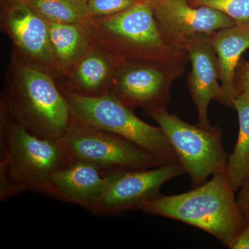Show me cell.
I'll return each mask as SVG.
<instances>
[{
    "instance_id": "9a60e30c",
    "label": "cell",
    "mask_w": 249,
    "mask_h": 249,
    "mask_svg": "<svg viewBox=\"0 0 249 249\" xmlns=\"http://www.w3.org/2000/svg\"><path fill=\"white\" fill-rule=\"evenodd\" d=\"M211 39L217 54L219 81L224 91L222 104L234 109V101L238 96L235 70L242 54L249 49V23L222 29L211 35Z\"/></svg>"
},
{
    "instance_id": "ba28073f",
    "label": "cell",
    "mask_w": 249,
    "mask_h": 249,
    "mask_svg": "<svg viewBox=\"0 0 249 249\" xmlns=\"http://www.w3.org/2000/svg\"><path fill=\"white\" fill-rule=\"evenodd\" d=\"M184 174L186 172L178 161L147 169L111 172L106 188L91 213L119 216L139 209L144 203L160 195L163 184Z\"/></svg>"
},
{
    "instance_id": "ffe728a7",
    "label": "cell",
    "mask_w": 249,
    "mask_h": 249,
    "mask_svg": "<svg viewBox=\"0 0 249 249\" xmlns=\"http://www.w3.org/2000/svg\"><path fill=\"white\" fill-rule=\"evenodd\" d=\"M90 18L110 16L128 9L137 0H86Z\"/></svg>"
},
{
    "instance_id": "6da1fadb",
    "label": "cell",
    "mask_w": 249,
    "mask_h": 249,
    "mask_svg": "<svg viewBox=\"0 0 249 249\" xmlns=\"http://www.w3.org/2000/svg\"><path fill=\"white\" fill-rule=\"evenodd\" d=\"M0 110V116L49 140H60L72 120L68 102L53 75L15 53Z\"/></svg>"
},
{
    "instance_id": "e0dca14e",
    "label": "cell",
    "mask_w": 249,
    "mask_h": 249,
    "mask_svg": "<svg viewBox=\"0 0 249 249\" xmlns=\"http://www.w3.org/2000/svg\"><path fill=\"white\" fill-rule=\"evenodd\" d=\"M239 119V133L231 155L228 157L227 173L232 188L240 190L249 177V93H242L234 101Z\"/></svg>"
},
{
    "instance_id": "9c48e42d",
    "label": "cell",
    "mask_w": 249,
    "mask_h": 249,
    "mask_svg": "<svg viewBox=\"0 0 249 249\" xmlns=\"http://www.w3.org/2000/svg\"><path fill=\"white\" fill-rule=\"evenodd\" d=\"M184 68L154 60H125L118 71L110 92L133 110L139 107H167L172 85L183 74Z\"/></svg>"
},
{
    "instance_id": "4fadbf2b",
    "label": "cell",
    "mask_w": 249,
    "mask_h": 249,
    "mask_svg": "<svg viewBox=\"0 0 249 249\" xmlns=\"http://www.w3.org/2000/svg\"><path fill=\"white\" fill-rule=\"evenodd\" d=\"M110 173L86 160L65 162L52 176L53 198L91 212L106 188Z\"/></svg>"
},
{
    "instance_id": "7a4b0ae2",
    "label": "cell",
    "mask_w": 249,
    "mask_h": 249,
    "mask_svg": "<svg viewBox=\"0 0 249 249\" xmlns=\"http://www.w3.org/2000/svg\"><path fill=\"white\" fill-rule=\"evenodd\" d=\"M235 193L227 172L219 173L182 194H160L144 203L139 210L198 228L229 247L247 224Z\"/></svg>"
},
{
    "instance_id": "603a6c76",
    "label": "cell",
    "mask_w": 249,
    "mask_h": 249,
    "mask_svg": "<svg viewBox=\"0 0 249 249\" xmlns=\"http://www.w3.org/2000/svg\"><path fill=\"white\" fill-rule=\"evenodd\" d=\"M231 249H249V220L229 247Z\"/></svg>"
},
{
    "instance_id": "5b68a950",
    "label": "cell",
    "mask_w": 249,
    "mask_h": 249,
    "mask_svg": "<svg viewBox=\"0 0 249 249\" xmlns=\"http://www.w3.org/2000/svg\"><path fill=\"white\" fill-rule=\"evenodd\" d=\"M73 119L121 136L158 156L166 163L178 161L160 127L144 122L114 93L85 96L61 90Z\"/></svg>"
},
{
    "instance_id": "cb8c5ba5",
    "label": "cell",
    "mask_w": 249,
    "mask_h": 249,
    "mask_svg": "<svg viewBox=\"0 0 249 249\" xmlns=\"http://www.w3.org/2000/svg\"><path fill=\"white\" fill-rule=\"evenodd\" d=\"M138 1H143V2L150 3V4H152V3L155 2V1H157V0H137Z\"/></svg>"
},
{
    "instance_id": "2e32d148",
    "label": "cell",
    "mask_w": 249,
    "mask_h": 249,
    "mask_svg": "<svg viewBox=\"0 0 249 249\" xmlns=\"http://www.w3.org/2000/svg\"><path fill=\"white\" fill-rule=\"evenodd\" d=\"M47 23L57 73L65 76L92 45L89 31L85 22Z\"/></svg>"
},
{
    "instance_id": "7c38bea8",
    "label": "cell",
    "mask_w": 249,
    "mask_h": 249,
    "mask_svg": "<svg viewBox=\"0 0 249 249\" xmlns=\"http://www.w3.org/2000/svg\"><path fill=\"white\" fill-rule=\"evenodd\" d=\"M186 51L191 62L188 76L190 93L196 106L198 125L213 129L209 120V107L213 100L224 102V91L219 84L217 54L211 42V36L201 34L190 37L185 42Z\"/></svg>"
},
{
    "instance_id": "30bf717a",
    "label": "cell",
    "mask_w": 249,
    "mask_h": 249,
    "mask_svg": "<svg viewBox=\"0 0 249 249\" xmlns=\"http://www.w3.org/2000/svg\"><path fill=\"white\" fill-rule=\"evenodd\" d=\"M1 28L21 58L58 75L48 23L20 0L1 1Z\"/></svg>"
},
{
    "instance_id": "3957f363",
    "label": "cell",
    "mask_w": 249,
    "mask_h": 249,
    "mask_svg": "<svg viewBox=\"0 0 249 249\" xmlns=\"http://www.w3.org/2000/svg\"><path fill=\"white\" fill-rule=\"evenodd\" d=\"M65 162L58 141L40 138L0 116V201L25 192L53 197L52 176Z\"/></svg>"
},
{
    "instance_id": "52a82bcc",
    "label": "cell",
    "mask_w": 249,
    "mask_h": 249,
    "mask_svg": "<svg viewBox=\"0 0 249 249\" xmlns=\"http://www.w3.org/2000/svg\"><path fill=\"white\" fill-rule=\"evenodd\" d=\"M58 142L65 162L86 160L109 173L119 170L154 168L168 163L121 136L73 117Z\"/></svg>"
},
{
    "instance_id": "d6986e66",
    "label": "cell",
    "mask_w": 249,
    "mask_h": 249,
    "mask_svg": "<svg viewBox=\"0 0 249 249\" xmlns=\"http://www.w3.org/2000/svg\"><path fill=\"white\" fill-rule=\"evenodd\" d=\"M196 6H207L220 11L235 21L236 24L249 23V0H188Z\"/></svg>"
},
{
    "instance_id": "d4e9b609",
    "label": "cell",
    "mask_w": 249,
    "mask_h": 249,
    "mask_svg": "<svg viewBox=\"0 0 249 249\" xmlns=\"http://www.w3.org/2000/svg\"><path fill=\"white\" fill-rule=\"evenodd\" d=\"M0 1H4V0H0Z\"/></svg>"
},
{
    "instance_id": "5bb4252c",
    "label": "cell",
    "mask_w": 249,
    "mask_h": 249,
    "mask_svg": "<svg viewBox=\"0 0 249 249\" xmlns=\"http://www.w3.org/2000/svg\"><path fill=\"white\" fill-rule=\"evenodd\" d=\"M126 60L94 45L71 67L61 90L85 96L110 92L118 71Z\"/></svg>"
},
{
    "instance_id": "8fae6325",
    "label": "cell",
    "mask_w": 249,
    "mask_h": 249,
    "mask_svg": "<svg viewBox=\"0 0 249 249\" xmlns=\"http://www.w3.org/2000/svg\"><path fill=\"white\" fill-rule=\"evenodd\" d=\"M152 11L162 37L174 48L183 49L190 37L214 33L235 25V21L212 8L196 6L188 0H157Z\"/></svg>"
},
{
    "instance_id": "ac0fdd59",
    "label": "cell",
    "mask_w": 249,
    "mask_h": 249,
    "mask_svg": "<svg viewBox=\"0 0 249 249\" xmlns=\"http://www.w3.org/2000/svg\"><path fill=\"white\" fill-rule=\"evenodd\" d=\"M48 22L82 23L90 17L86 0H20Z\"/></svg>"
},
{
    "instance_id": "7402d4cb",
    "label": "cell",
    "mask_w": 249,
    "mask_h": 249,
    "mask_svg": "<svg viewBox=\"0 0 249 249\" xmlns=\"http://www.w3.org/2000/svg\"><path fill=\"white\" fill-rule=\"evenodd\" d=\"M237 204L246 222L249 220V177L240 188L237 196Z\"/></svg>"
},
{
    "instance_id": "44dd1931",
    "label": "cell",
    "mask_w": 249,
    "mask_h": 249,
    "mask_svg": "<svg viewBox=\"0 0 249 249\" xmlns=\"http://www.w3.org/2000/svg\"><path fill=\"white\" fill-rule=\"evenodd\" d=\"M235 87L237 93H249V62L241 58L235 74Z\"/></svg>"
},
{
    "instance_id": "8992f818",
    "label": "cell",
    "mask_w": 249,
    "mask_h": 249,
    "mask_svg": "<svg viewBox=\"0 0 249 249\" xmlns=\"http://www.w3.org/2000/svg\"><path fill=\"white\" fill-rule=\"evenodd\" d=\"M163 131L193 188L201 186L214 174L227 172L228 155L222 145L220 127L206 129L193 125L168 112L167 107L145 109Z\"/></svg>"
},
{
    "instance_id": "277c9868",
    "label": "cell",
    "mask_w": 249,
    "mask_h": 249,
    "mask_svg": "<svg viewBox=\"0 0 249 249\" xmlns=\"http://www.w3.org/2000/svg\"><path fill=\"white\" fill-rule=\"evenodd\" d=\"M85 24L93 44L124 60L186 65L188 53L165 42L150 3L137 1L112 16L90 18Z\"/></svg>"
}]
</instances>
